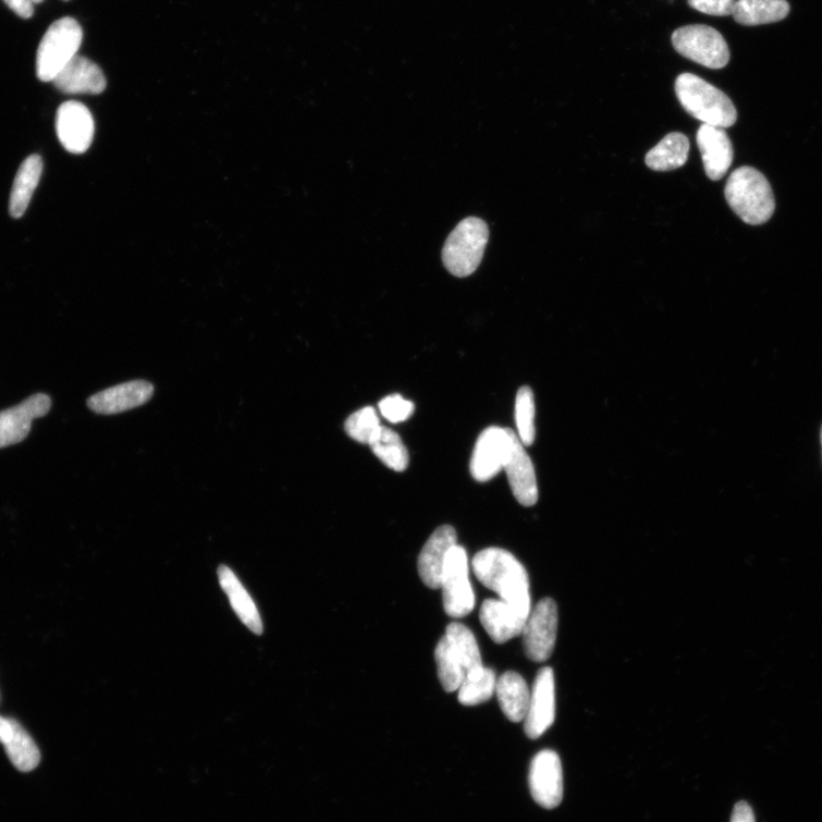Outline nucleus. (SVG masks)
<instances>
[{
  "mask_svg": "<svg viewBox=\"0 0 822 822\" xmlns=\"http://www.w3.org/2000/svg\"><path fill=\"white\" fill-rule=\"evenodd\" d=\"M219 580L223 591L226 593L234 613L241 618V621L257 636H261L263 633V623L258 613L255 602L245 590V587L233 572L226 567L221 566L218 571Z\"/></svg>",
  "mask_w": 822,
  "mask_h": 822,
  "instance_id": "nucleus-20",
  "label": "nucleus"
},
{
  "mask_svg": "<svg viewBox=\"0 0 822 822\" xmlns=\"http://www.w3.org/2000/svg\"><path fill=\"white\" fill-rule=\"evenodd\" d=\"M155 388L147 381H132L91 395L88 408L101 415L121 414L147 404Z\"/></svg>",
  "mask_w": 822,
  "mask_h": 822,
  "instance_id": "nucleus-15",
  "label": "nucleus"
},
{
  "mask_svg": "<svg viewBox=\"0 0 822 822\" xmlns=\"http://www.w3.org/2000/svg\"><path fill=\"white\" fill-rule=\"evenodd\" d=\"M704 172L712 181H720L734 161L733 144L723 128L701 125L697 133Z\"/></svg>",
  "mask_w": 822,
  "mask_h": 822,
  "instance_id": "nucleus-16",
  "label": "nucleus"
},
{
  "mask_svg": "<svg viewBox=\"0 0 822 822\" xmlns=\"http://www.w3.org/2000/svg\"><path fill=\"white\" fill-rule=\"evenodd\" d=\"M381 427L379 415L372 407H365L352 414L345 421L347 435L368 445Z\"/></svg>",
  "mask_w": 822,
  "mask_h": 822,
  "instance_id": "nucleus-31",
  "label": "nucleus"
},
{
  "mask_svg": "<svg viewBox=\"0 0 822 822\" xmlns=\"http://www.w3.org/2000/svg\"><path fill=\"white\" fill-rule=\"evenodd\" d=\"M41 2H42V0H33V3H34V4H39V3H41Z\"/></svg>",
  "mask_w": 822,
  "mask_h": 822,
  "instance_id": "nucleus-37",
  "label": "nucleus"
},
{
  "mask_svg": "<svg viewBox=\"0 0 822 822\" xmlns=\"http://www.w3.org/2000/svg\"><path fill=\"white\" fill-rule=\"evenodd\" d=\"M4 2L22 19H30L34 15L33 0H4Z\"/></svg>",
  "mask_w": 822,
  "mask_h": 822,
  "instance_id": "nucleus-34",
  "label": "nucleus"
},
{
  "mask_svg": "<svg viewBox=\"0 0 822 822\" xmlns=\"http://www.w3.org/2000/svg\"><path fill=\"white\" fill-rule=\"evenodd\" d=\"M456 544V530L452 526H441L422 548L418 557V574L430 589H441L445 559Z\"/></svg>",
  "mask_w": 822,
  "mask_h": 822,
  "instance_id": "nucleus-17",
  "label": "nucleus"
},
{
  "mask_svg": "<svg viewBox=\"0 0 822 822\" xmlns=\"http://www.w3.org/2000/svg\"><path fill=\"white\" fill-rule=\"evenodd\" d=\"M535 412L532 390L524 387L518 391L515 398V422L516 428H518V437L525 447H530L536 438Z\"/></svg>",
  "mask_w": 822,
  "mask_h": 822,
  "instance_id": "nucleus-30",
  "label": "nucleus"
},
{
  "mask_svg": "<svg viewBox=\"0 0 822 822\" xmlns=\"http://www.w3.org/2000/svg\"><path fill=\"white\" fill-rule=\"evenodd\" d=\"M488 238L489 230L482 220H463L443 246L442 260L445 269L458 278L471 275L482 261Z\"/></svg>",
  "mask_w": 822,
  "mask_h": 822,
  "instance_id": "nucleus-5",
  "label": "nucleus"
},
{
  "mask_svg": "<svg viewBox=\"0 0 822 822\" xmlns=\"http://www.w3.org/2000/svg\"><path fill=\"white\" fill-rule=\"evenodd\" d=\"M789 11L786 0H737L733 16L739 25L754 27L783 21Z\"/></svg>",
  "mask_w": 822,
  "mask_h": 822,
  "instance_id": "nucleus-24",
  "label": "nucleus"
},
{
  "mask_svg": "<svg viewBox=\"0 0 822 822\" xmlns=\"http://www.w3.org/2000/svg\"><path fill=\"white\" fill-rule=\"evenodd\" d=\"M496 674L490 668L482 667L467 673L458 694V700L464 707H476L488 701L496 692Z\"/></svg>",
  "mask_w": 822,
  "mask_h": 822,
  "instance_id": "nucleus-28",
  "label": "nucleus"
},
{
  "mask_svg": "<svg viewBox=\"0 0 822 822\" xmlns=\"http://www.w3.org/2000/svg\"><path fill=\"white\" fill-rule=\"evenodd\" d=\"M13 735V719L0 716V743L5 745Z\"/></svg>",
  "mask_w": 822,
  "mask_h": 822,
  "instance_id": "nucleus-36",
  "label": "nucleus"
},
{
  "mask_svg": "<svg viewBox=\"0 0 822 822\" xmlns=\"http://www.w3.org/2000/svg\"><path fill=\"white\" fill-rule=\"evenodd\" d=\"M435 662L443 689L447 692L458 690L467 673L445 637L441 638L435 648Z\"/></svg>",
  "mask_w": 822,
  "mask_h": 822,
  "instance_id": "nucleus-29",
  "label": "nucleus"
},
{
  "mask_svg": "<svg viewBox=\"0 0 822 822\" xmlns=\"http://www.w3.org/2000/svg\"><path fill=\"white\" fill-rule=\"evenodd\" d=\"M474 572L487 589L519 614L529 617L531 597L529 576L523 563L506 550L490 548L480 551L473 561Z\"/></svg>",
  "mask_w": 822,
  "mask_h": 822,
  "instance_id": "nucleus-1",
  "label": "nucleus"
},
{
  "mask_svg": "<svg viewBox=\"0 0 822 822\" xmlns=\"http://www.w3.org/2000/svg\"><path fill=\"white\" fill-rule=\"evenodd\" d=\"M732 822H756L753 809L747 802H738L734 809Z\"/></svg>",
  "mask_w": 822,
  "mask_h": 822,
  "instance_id": "nucleus-35",
  "label": "nucleus"
},
{
  "mask_svg": "<svg viewBox=\"0 0 822 822\" xmlns=\"http://www.w3.org/2000/svg\"><path fill=\"white\" fill-rule=\"evenodd\" d=\"M689 150V138L685 134L671 133L648 152L646 157L647 167L655 172L677 170L685 167Z\"/></svg>",
  "mask_w": 822,
  "mask_h": 822,
  "instance_id": "nucleus-23",
  "label": "nucleus"
},
{
  "mask_svg": "<svg viewBox=\"0 0 822 822\" xmlns=\"http://www.w3.org/2000/svg\"><path fill=\"white\" fill-rule=\"evenodd\" d=\"M511 431L490 427L480 434L469 464L475 480L488 482L502 471L510 449Z\"/></svg>",
  "mask_w": 822,
  "mask_h": 822,
  "instance_id": "nucleus-10",
  "label": "nucleus"
},
{
  "mask_svg": "<svg viewBox=\"0 0 822 822\" xmlns=\"http://www.w3.org/2000/svg\"><path fill=\"white\" fill-rule=\"evenodd\" d=\"M444 637L447 638L466 673L483 667L480 649L471 629L463 624L452 623L445 629Z\"/></svg>",
  "mask_w": 822,
  "mask_h": 822,
  "instance_id": "nucleus-27",
  "label": "nucleus"
},
{
  "mask_svg": "<svg viewBox=\"0 0 822 822\" xmlns=\"http://www.w3.org/2000/svg\"><path fill=\"white\" fill-rule=\"evenodd\" d=\"M724 195L738 218L750 225L766 223L776 209L769 181L753 168L736 170L726 182Z\"/></svg>",
  "mask_w": 822,
  "mask_h": 822,
  "instance_id": "nucleus-3",
  "label": "nucleus"
},
{
  "mask_svg": "<svg viewBox=\"0 0 822 822\" xmlns=\"http://www.w3.org/2000/svg\"><path fill=\"white\" fill-rule=\"evenodd\" d=\"M503 469L516 501L527 507L533 506L538 501L535 467L525 445L514 431H511L510 449Z\"/></svg>",
  "mask_w": 822,
  "mask_h": 822,
  "instance_id": "nucleus-14",
  "label": "nucleus"
},
{
  "mask_svg": "<svg viewBox=\"0 0 822 822\" xmlns=\"http://www.w3.org/2000/svg\"><path fill=\"white\" fill-rule=\"evenodd\" d=\"M42 159L32 155L22 162L14 180L10 199V214L14 219L25 216L42 173Z\"/></svg>",
  "mask_w": 822,
  "mask_h": 822,
  "instance_id": "nucleus-22",
  "label": "nucleus"
},
{
  "mask_svg": "<svg viewBox=\"0 0 822 822\" xmlns=\"http://www.w3.org/2000/svg\"><path fill=\"white\" fill-rule=\"evenodd\" d=\"M557 621V608L550 598L539 601L531 610L523 631L525 652L530 661L544 663L552 655Z\"/></svg>",
  "mask_w": 822,
  "mask_h": 822,
  "instance_id": "nucleus-8",
  "label": "nucleus"
},
{
  "mask_svg": "<svg viewBox=\"0 0 822 822\" xmlns=\"http://www.w3.org/2000/svg\"><path fill=\"white\" fill-rule=\"evenodd\" d=\"M83 29L73 17H62L44 35L37 51L36 70L41 82H53L81 49Z\"/></svg>",
  "mask_w": 822,
  "mask_h": 822,
  "instance_id": "nucleus-4",
  "label": "nucleus"
},
{
  "mask_svg": "<svg viewBox=\"0 0 822 822\" xmlns=\"http://www.w3.org/2000/svg\"><path fill=\"white\" fill-rule=\"evenodd\" d=\"M496 695L500 707L510 721L514 723L525 721L531 695L520 674L512 671L504 673L498 680Z\"/></svg>",
  "mask_w": 822,
  "mask_h": 822,
  "instance_id": "nucleus-21",
  "label": "nucleus"
},
{
  "mask_svg": "<svg viewBox=\"0 0 822 822\" xmlns=\"http://www.w3.org/2000/svg\"><path fill=\"white\" fill-rule=\"evenodd\" d=\"M528 618L503 600H486L480 610V622L488 636L499 645L522 636Z\"/></svg>",
  "mask_w": 822,
  "mask_h": 822,
  "instance_id": "nucleus-19",
  "label": "nucleus"
},
{
  "mask_svg": "<svg viewBox=\"0 0 822 822\" xmlns=\"http://www.w3.org/2000/svg\"><path fill=\"white\" fill-rule=\"evenodd\" d=\"M51 407L52 398L38 393L13 408L0 412V450L25 440L33 421L49 414Z\"/></svg>",
  "mask_w": 822,
  "mask_h": 822,
  "instance_id": "nucleus-12",
  "label": "nucleus"
},
{
  "mask_svg": "<svg viewBox=\"0 0 822 822\" xmlns=\"http://www.w3.org/2000/svg\"><path fill=\"white\" fill-rule=\"evenodd\" d=\"M676 97L684 109L703 125L729 128L737 122V109L722 90L692 74L679 75Z\"/></svg>",
  "mask_w": 822,
  "mask_h": 822,
  "instance_id": "nucleus-2",
  "label": "nucleus"
},
{
  "mask_svg": "<svg viewBox=\"0 0 822 822\" xmlns=\"http://www.w3.org/2000/svg\"><path fill=\"white\" fill-rule=\"evenodd\" d=\"M379 407L382 416L394 425L410 418L415 409L414 404L406 401L401 394L384 397Z\"/></svg>",
  "mask_w": 822,
  "mask_h": 822,
  "instance_id": "nucleus-32",
  "label": "nucleus"
},
{
  "mask_svg": "<svg viewBox=\"0 0 822 822\" xmlns=\"http://www.w3.org/2000/svg\"><path fill=\"white\" fill-rule=\"evenodd\" d=\"M93 115L83 103L69 101L63 103L57 114V133L62 147L70 154L86 152L94 138Z\"/></svg>",
  "mask_w": 822,
  "mask_h": 822,
  "instance_id": "nucleus-11",
  "label": "nucleus"
},
{
  "mask_svg": "<svg viewBox=\"0 0 822 822\" xmlns=\"http://www.w3.org/2000/svg\"><path fill=\"white\" fill-rule=\"evenodd\" d=\"M65 94H90L99 96L107 88V79L98 64L76 56L52 82Z\"/></svg>",
  "mask_w": 822,
  "mask_h": 822,
  "instance_id": "nucleus-18",
  "label": "nucleus"
},
{
  "mask_svg": "<svg viewBox=\"0 0 822 822\" xmlns=\"http://www.w3.org/2000/svg\"><path fill=\"white\" fill-rule=\"evenodd\" d=\"M369 445L375 456L393 471L404 473L408 467L409 453L401 435L393 430L381 427Z\"/></svg>",
  "mask_w": 822,
  "mask_h": 822,
  "instance_id": "nucleus-25",
  "label": "nucleus"
},
{
  "mask_svg": "<svg viewBox=\"0 0 822 822\" xmlns=\"http://www.w3.org/2000/svg\"><path fill=\"white\" fill-rule=\"evenodd\" d=\"M672 42L680 56L710 69H722L731 60L723 36L708 26L679 28L673 34Z\"/></svg>",
  "mask_w": 822,
  "mask_h": 822,
  "instance_id": "nucleus-7",
  "label": "nucleus"
},
{
  "mask_svg": "<svg viewBox=\"0 0 822 822\" xmlns=\"http://www.w3.org/2000/svg\"><path fill=\"white\" fill-rule=\"evenodd\" d=\"M737 0H688L689 7L714 16L733 15Z\"/></svg>",
  "mask_w": 822,
  "mask_h": 822,
  "instance_id": "nucleus-33",
  "label": "nucleus"
},
{
  "mask_svg": "<svg viewBox=\"0 0 822 822\" xmlns=\"http://www.w3.org/2000/svg\"><path fill=\"white\" fill-rule=\"evenodd\" d=\"M529 785L533 800L540 807L554 809L563 798V773L559 756L554 750L539 751L533 758Z\"/></svg>",
  "mask_w": 822,
  "mask_h": 822,
  "instance_id": "nucleus-9",
  "label": "nucleus"
},
{
  "mask_svg": "<svg viewBox=\"0 0 822 822\" xmlns=\"http://www.w3.org/2000/svg\"><path fill=\"white\" fill-rule=\"evenodd\" d=\"M821 445H822V428H821Z\"/></svg>",
  "mask_w": 822,
  "mask_h": 822,
  "instance_id": "nucleus-38",
  "label": "nucleus"
},
{
  "mask_svg": "<svg viewBox=\"0 0 822 822\" xmlns=\"http://www.w3.org/2000/svg\"><path fill=\"white\" fill-rule=\"evenodd\" d=\"M4 747L9 759L21 772H30L40 763V751L36 743L25 727L14 719L12 738Z\"/></svg>",
  "mask_w": 822,
  "mask_h": 822,
  "instance_id": "nucleus-26",
  "label": "nucleus"
},
{
  "mask_svg": "<svg viewBox=\"0 0 822 822\" xmlns=\"http://www.w3.org/2000/svg\"><path fill=\"white\" fill-rule=\"evenodd\" d=\"M441 590L444 612L450 617L463 618L474 612L476 597L468 579L467 553L458 544L445 559Z\"/></svg>",
  "mask_w": 822,
  "mask_h": 822,
  "instance_id": "nucleus-6",
  "label": "nucleus"
},
{
  "mask_svg": "<svg viewBox=\"0 0 822 822\" xmlns=\"http://www.w3.org/2000/svg\"><path fill=\"white\" fill-rule=\"evenodd\" d=\"M555 720V680L551 667L537 674L530 704L525 719V732L530 739H537L548 732Z\"/></svg>",
  "mask_w": 822,
  "mask_h": 822,
  "instance_id": "nucleus-13",
  "label": "nucleus"
}]
</instances>
